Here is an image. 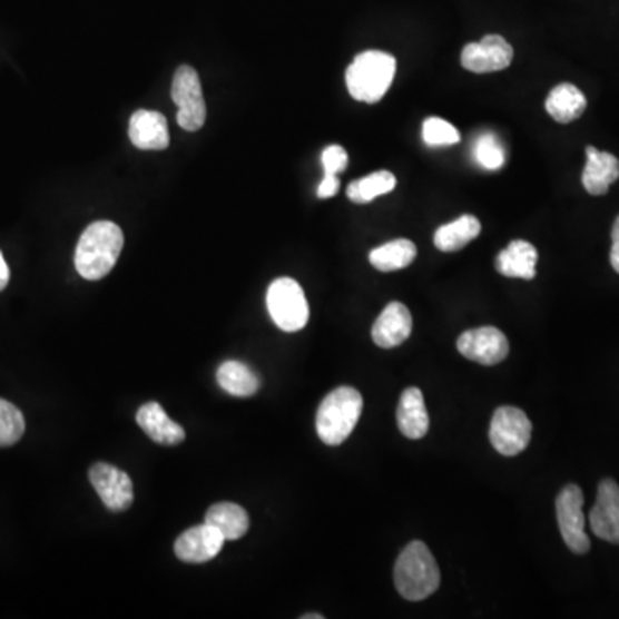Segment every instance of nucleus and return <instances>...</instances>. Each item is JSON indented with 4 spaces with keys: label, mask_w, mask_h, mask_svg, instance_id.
<instances>
[{
    "label": "nucleus",
    "mask_w": 619,
    "mask_h": 619,
    "mask_svg": "<svg viewBox=\"0 0 619 619\" xmlns=\"http://www.w3.org/2000/svg\"><path fill=\"white\" fill-rule=\"evenodd\" d=\"M217 382L230 396L249 397L261 390V379L242 362H224L217 371Z\"/></svg>",
    "instance_id": "nucleus-23"
},
{
    "label": "nucleus",
    "mask_w": 619,
    "mask_h": 619,
    "mask_svg": "<svg viewBox=\"0 0 619 619\" xmlns=\"http://www.w3.org/2000/svg\"><path fill=\"white\" fill-rule=\"evenodd\" d=\"M396 188V178L390 170H377L347 186V198L353 204H369Z\"/></svg>",
    "instance_id": "nucleus-25"
},
{
    "label": "nucleus",
    "mask_w": 619,
    "mask_h": 619,
    "mask_svg": "<svg viewBox=\"0 0 619 619\" xmlns=\"http://www.w3.org/2000/svg\"><path fill=\"white\" fill-rule=\"evenodd\" d=\"M513 62V47L501 35H488L480 42L466 43L461 65L475 75L507 69Z\"/></svg>",
    "instance_id": "nucleus-10"
},
{
    "label": "nucleus",
    "mask_w": 619,
    "mask_h": 619,
    "mask_svg": "<svg viewBox=\"0 0 619 619\" xmlns=\"http://www.w3.org/2000/svg\"><path fill=\"white\" fill-rule=\"evenodd\" d=\"M226 539L219 530L204 521L202 525L186 530L176 540L174 552L185 563L200 564L212 561L223 551Z\"/></svg>",
    "instance_id": "nucleus-12"
},
{
    "label": "nucleus",
    "mask_w": 619,
    "mask_h": 619,
    "mask_svg": "<svg viewBox=\"0 0 619 619\" xmlns=\"http://www.w3.org/2000/svg\"><path fill=\"white\" fill-rule=\"evenodd\" d=\"M340 191V179H337L336 174H324V179H322L321 185H318L317 195L318 198H331Z\"/></svg>",
    "instance_id": "nucleus-30"
},
{
    "label": "nucleus",
    "mask_w": 619,
    "mask_h": 619,
    "mask_svg": "<svg viewBox=\"0 0 619 619\" xmlns=\"http://www.w3.org/2000/svg\"><path fill=\"white\" fill-rule=\"evenodd\" d=\"M24 423L23 413L19 412L18 406L0 397V448H9L19 439L23 438Z\"/></svg>",
    "instance_id": "nucleus-27"
},
{
    "label": "nucleus",
    "mask_w": 619,
    "mask_h": 619,
    "mask_svg": "<svg viewBox=\"0 0 619 619\" xmlns=\"http://www.w3.org/2000/svg\"><path fill=\"white\" fill-rule=\"evenodd\" d=\"M590 529L599 539L619 544V485L612 479L602 480L597 491L596 507L590 511Z\"/></svg>",
    "instance_id": "nucleus-13"
},
{
    "label": "nucleus",
    "mask_w": 619,
    "mask_h": 619,
    "mask_svg": "<svg viewBox=\"0 0 619 619\" xmlns=\"http://www.w3.org/2000/svg\"><path fill=\"white\" fill-rule=\"evenodd\" d=\"M125 246L118 224L99 220L90 224L76 245V271L83 279L99 281L112 271Z\"/></svg>",
    "instance_id": "nucleus-1"
},
{
    "label": "nucleus",
    "mask_w": 619,
    "mask_h": 619,
    "mask_svg": "<svg viewBox=\"0 0 619 619\" xmlns=\"http://www.w3.org/2000/svg\"><path fill=\"white\" fill-rule=\"evenodd\" d=\"M9 277H11V273H9L8 262H6L4 255L0 252V292H4L6 286L9 284Z\"/></svg>",
    "instance_id": "nucleus-32"
},
{
    "label": "nucleus",
    "mask_w": 619,
    "mask_h": 619,
    "mask_svg": "<svg viewBox=\"0 0 619 619\" xmlns=\"http://www.w3.org/2000/svg\"><path fill=\"white\" fill-rule=\"evenodd\" d=\"M397 428L409 439H422L431 428L425 401L419 387H409L397 404Z\"/></svg>",
    "instance_id": "nucleus-19"
},
{
    "label": "nucleus",
    "mask_w": 619,
    "mask_h": 619,
    "mask_svg": "<svg viewBox=\"0 0 619 619\" xmlns=\"http://www.w3.org/2000/svg\"><path fill=\"white\" fill-rule=\"evenodd\" d=\"M556 514L564 544L574 554H586L590 549V539L586 533V514H583L582 489L570 483L556 499Z\"/></svg>",
    "instance_id": "nucleus-7"
},
{
    "label": "nucleus",
    "mask_w": 619,
    "mask_h": 619,
    "mask_svg": "<svg viewBox=\"0 0 619 619\" xmlns=\"http://www.w3.org/2000/svg\"><path fill=\"white\" fill-rule=\"evenodd\" d=\"M423 141L428 147H451V145L460 144V132L451 122L441 118H429L423 122L422 128Z\"/></svg>",
    "instance_id": "nucleus-28"
},
{
    "label": "nucleus",
    "mask_w": 619,
    "mask_h": 619,
    "mask_svg": "<svg viewBox=\"0 0 619 619\" xmlns=\"http://www.w3.org/2000/svg\"><path fill=\"white\" fill-rule=\"evenodd\" d=\"M90 482L110 511H126L135 499L128 473L109 463H95L90 469Z\"/></svg>",
    "instance_id": "nucleus-11"
},
{
    "label": "nucleus",
    "mask_w": 619,
    "mask_h": 619,
    "mask_svg": "<svg viewBox=\"0 0 619 619\" xmlns=\"http://www.w3.org/2000/svg\"><path fill=\"white\" fill-rule=\"evenodd\" d=\"M473 157L483 169L498 170L507 163V150L494 132H482L473 145Z\"/></svg>",
    "instance_id": "nucleus-26"
},
{
    "label": "nucleus",
    "mask_w": 619,
    "mask_h": 619,
    "mask_svg": "<svg viewBox=\"0 0 619 619\" xmlns=\"http://www.w3.org/2000/svg\"><path fill=\"white\" fill-rule=\"evenodd\" d=\"M208 525L219 530L226 540H238L248 532V513L235 502L214 504L205 514Z\"/></svg>",
    "instance_id": "nucleus-22"
},
{
    "label": "nucleus",
    "mask_w": 619,
    "mask_h": 619,
    "mask_svg": "<svg viewBox=\"0 0 619 619\" xmlns=\"http://www.w3.org/2000/svg\"><path fill=\"white\" fill-rule=\"evenodd\" d=\"M413 331V318L406 305L400 302L390 303L382 310L372 327V340L379 347L391 350L409 340Z\"/></svg>",
    "instance_id": "nucleus-14"
},
{
    "label": "nucleus",
    "mask_w": 619,
    "mask_h": 619,
    "mask_svg": "<svg viewBox=\"0 0 619 619\" xmlns=\"http://www.w3.org/2000/svg\"><path fill=\"white\" fill-rule=\"evenodd\" d=\"M394 75L396 59L391 53L366 50L347 68V91L358 102L377 104L390 91Z\"/></svg>",
    "instance_id": "nucleus-4"
},
{
    "label": "nucleus",
    "mask_w": 619,
    "mask_h": 619,
    "mask_svg": "<svg viewBox=\"0 0 619 619\" xmlns=\"http://www.w3.org/2000/svg\"><path fill=\"white\" fill-rule=\"evenodd\" d=\"M396 590L406 601L419 602L431 597L441 586V571L428 546L410 542L394 567Z\"/></svg>",
    "instance_id": "nucleus-2"
},
{
    "label": "nucleus",
    "mask_w": 619,
    "mask_h": 619,
    "mask_svg": "<svg viewBox=\"0 0 619 619\" xmlns=\"http://www.w3.org/2000/svg\"><path fill=\"white\" fill-rule=\"evenodd\" d=\"M137 422L141 431L160 446H178L185 441V429L169 419L159 403H147L138 410Z\"/></svg>",
    "instance_id": "nucleus-16"
},
{
    "label": "nucleus",
    "mask_w": 619,
    "mask_h": 619,
    "mask_svg": "<svg viewBox=\"0 0 619 619\" xmlns=\"http://www.w3.org/2000/svg\"><path fill=\"white\" fill-rule=\"evenodd\" d=\"M458 352L464 358L480 365H498L510 355V343L502 331L495 327H479L466 331L458 340Z\"/></svg>",
    "instance_id": "nucleus-9"
},
{
    "label": "nucleus",
    "mask_w": 619,
    "mask_h": 619,
    "mask_svg": "<svg viewBox=\"0 0 619 619\" xmlns=\"http://www.w3.org/2000/svg\"><path fill=\"white\" fill-rule=\"evenodd\" d=\"M587 164L582 174L583 188L593 195H606L612 183L619 178V160L609 151L597 150L589 145L586 148Z\"/></svg>",
    "instance_id": "nucleus-17"
},
{
    "label": "nucleus",
    "mask_w": 619,
    "mask_h": 619,
    "mask_svg": "<svg viewBox=\"0 0 619 619\" xmlns=\"http://www.w3.org/2000/svg\"><path fill=\"white\" fill-rule=\"evenodd\" d=\"M129 140L140 150H166L169 147V128L163 114L137 110L129 119Z\"/></svg>",
    "instance_id": "nucleus-15"
},
{
    "label": "nucleus",
    "mask_w": 619,
    "mask_h": 619,
    "mask_svg": "<svg viewBox=\"0 0 619 619\" xmlns=\"http://www.w3.org/2000/svg\"><path fill=\"white\" fill-rule=\"evenodd\" d=\"M324 618V616L322 615H305L303 616V619H322Z\"/></svg>",
    "instance_id": "nucleus-33"
},
{
    "label": "nucleus",
    "mask_w": 619,
    "mask_h": 619,
    "mask_svg": "<svg viewBox=\"0 0 619 619\" xmlns=\"http://www.w3.org/2000/svg\"><path fill=\"white\" fill-rule=\"evenodd\" d=\"M482 230V224L475 216H461L453 223L444 224L435 230L434 243L435 248L441 249L444 254H453L460 252L461 248L472 243Z\"/></svg>",
    "instance_id": "nucleus-21"
},
{
    "label": "nucleus",
    "mask_w": 619,
    "mask_h": 619,
    "mask_svg": "<svg viewBox=\"0 0 619 619\" xmlns=\"http://www.w3.org/2000/svg\"><path fill=\"white\" fill-rule=\"evenodd\" d=\"M363 397L353 387H337L331 391L318 406L317 428L318 438L327 446H340L355 431L356 423L362 416Z\"/></svg>",
    "instance_id": "nucleus-3"
},
{
    "label": "nucleus",
    "mask_w": 619,
    "mask_h": 619,
    "mask_svg": "<svg viewBox=\"0 0 619 619\" xmlns=\"http://www.w3.org/2000/svg\"><path fill=\"white\" fill-rule=\"evenodd\" d=\"M322 166H324V174H340L346 169L347 154L341 145H328L322 151Z\"/></svg>",
    "instance_id": "nucleus-29"
},
{
    "label": "nucleus",
    "mask_w": 619,
    "mask_h": 619,
    "mask_svg": "<svg viewBox=\"0 0 619 619\" xmlns=\"http://www.w3.org/2000/svg\"><path fill=\"white\" fill-rule=\"evenodd\" d=\"M586 109V95L571 83H561L552 88L546 100V110L549 116L561 125L577 121Z\"/></svg>",
    "instance_id": "nucleus-20"
},
{
    "label": "nucleus",
    "mask_w": 619,
    "mask_h": 619,
    "mask_svg": "<svg viewBox=\"0 0 619 619\" xmlns=\"http://www.w3.org/2000/svg\"><path fill=\"white\" fill-rule=\"evenodd\" d=\"M491 444L502 456H517L525 451L532 439V422L523 410L501 406L492 416Z\"/></svg>",
    "instance_id": "nucleus-8"
},
{
    "label": "nucleus",
    "mask_w": 619,
    "mask_h": 619,
    "mask_svg": "<svg viewBox=\"0 0 619 619\" xmlns=\"http://www.w3.org/2000/svg\"><path fill=\"white\" fill-rule=\"evenodd\" d=\"M416 258L415 243L410 239H394L372 249L369 261L381 273H394L409 267Z\"/></svg>",
    "instance_id": "nucleus-24"
},
{
    "label": "nucleus",
    "mask_w": 619,
    "mask_h": 619,
    "mask_svg": "<svg viewBox=\"0 0 619 619\" xmlns=\"http://www.w3.org/2000/svg\"><path fill=\"white\" fill-rule=\"evenodd\" d=\"M611 265L619 274V216L615 226H612Z\"/></svg>",
    "instance_id": "nucleus-31"
},
{
    "label": "nucleus",
    "mask_w": 619,
    "mask_h": 619,
    "mask_svg": "<svg viewBox=\"0 0 619 619\" xmlns=\"http://www.w3.org/2000/svg\"><path fill=\"white\" fill-rule=\"evenodd\" d=\"M267 308L274 324L286 333H296L308 324V302L302 286L292 277H279L268 286Z\"/></svg>",
    "instance_id": "nucleus-5"
},
{
    "label": "nucleus",
    "mask_w": 619,
    "mask_h": 619,
    "mask_svg": "<svg viewBox=\"0 0 619 619\" xmlns=\"http://www.w3.org/2000/svg\"><path fill=\"white\" fill-rule=\"evenodd\" d=\"M170 95L178 106V125L185 131H198L204 128L207 119L204 94H202L200 76L191 66H181L174 72Z\"/></svg>",
    "instance_id": "nucleus-6"
},
{
    "label": "nucleus",
    "mask_w": 619,
    "mask_h": 619,
    "mask_svg": "<svg viewBox=\"0 0 619 619\" xmlns=\"http://www.w3.org/2000/svg\"><path fill=\"white\" fill-rule=\"evenodd\" d=\"M537 261L539 254L532 243L514 239L495 258V268L502 276L532 281L537 274Z\"/></svg>",
    "instance_id": "nucleus-18"
}]
</instances>
